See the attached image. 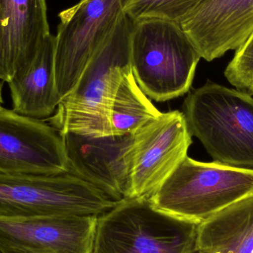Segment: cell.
I'll list each match as a JSON object with an SVG mask.
<instances>
[{
	"label": "cell",
	"instance_id": "6da1fadb",
	"mask_svg": "<svg viewBox=\"0 0 253 253\" xmlns=\"http://www.w3.org/2000/svg\"><path fill=\"white\" fill-rule=\"evenodd\" d=\"M133 25L125 13L89 61L75 87L47 118L49 124L61 134L113 135L111 107L123 76L131 69Z\"/></svg>",
	"mask_w": 253,
	"mask_h": 253
},
{
	"label": "cell",
	"instance_id": "7a4b0ae2",
	"mask_svg": "<svg viewBox=\"0 0 253 253\" xmlns=\"http://www.w3.org/2000/svg\"><path fill=\"white\" fill-rule=\"evenodd\" d=\"M183 114L192 136L214 162L253 169V98L208 82L186 97Z\"/></svg>",
	"mask_w": 253,
	"mask_h": 253
},
{
	"label": "cell",
	"instance_id": "3957f363",
	"mask_svg": "<svg viewBox=\"0 0 253 253\" xmlns=\"http://www.w3.org/2000/svg\"><path fill=\"white\" fill-rule=\"evenodd\" d=\"M253 195V169L187 156L149 199L159 211L199 225Z\"/></svg>",
	"mask_w": 253,
	"mask_h": 253
},
{
	"label": "cell",
	"instance_id": "277c9868",
	"mask_svg": "<svg viewBox=\"0 0 253 253\" xmlns=\"http://www.w3.org/2000/svg\"><path fill=\"white\" fill-rule=\"evenodd\" d=\"M201 59L179 24L162 19L134 22L131 69L150 99L166 102L187 93Z\"/></svg>",
	"mask_w": 253,
	"mask_h": 253
},
{
	"label": "cell",
	"instance_id": "5b68a950",
	"mask_svg": "<svg viewBox=\"0 0 253 253\" xmlns=\"http://www.w3.org/2000/svg\"><path fill=\"white\" fill-rule=\"evenodd\" d=\"M198 227L156 209L149 198H128L97 216L90 253H191Z\"/></svg>",
	"mask_w": 253,
	"mask_h": 253
},
{
	"label": "cell",
	"instance_id": "8992f818",
	"mask_svg": "<svg viewBox=\"0 0 253 253\" xmlns=\"http://www.w3.org/2000/svg\"><path fill=\"white\" fill-rule=\"evenodd\" d=\"M117 203L71 172L49 175L0 173L1 221L60 215L99 216Z\"/></svg>",
	"mask_w": 253,
	"mask_h": 253
},
{
	"label": "cell",
	"instance_id": "52a82bcc",
	"mask_svg": "<svg viewBox=\"0 0 253 253\" xmlns=\"http://www.w3.org/2000/svg\"><path fill=\"white\" fill-rule=\"evenodd\" d=\"M130 0H80L59 14L55 76L60 101L71 93L89 61L114 31Z\"/></svg>",
	"mask_w": 253,
	"mask_h": 253
},
{
	"label": "cell",
	"instance_id": "ba28073f",
	"mask_svg": "<svg viewBox=\"0 0 253 253\" xmlns=\"http://www.w3.org/2000/svg\"><path fill=\"white\" fill-rule=\"evenodd\" d=\"M193 143L184 114L162 113L133 135L128 198H149L187 156Z\"/></svg>",
	"mask_w": 253,
	"mask_h": 253
},
{
	"label": "cell",
	"instance_id": "9c48e42d",
	"mask_svg": "<svg viewBox=\"0 0 253 253\" xmlns=\"http://www.w3.org/2000/svg\"><path fill=\"white\" fill-rule=\"evenodd\" d=\"M69 172L63 137L42 120L0 108V173Z\"/></svg>",
	"mask_w": 253,
	"mask_h": 253
},
{
	"label": "cell",
	"instance_id": "30bf717a",
	"mask_svg": "<svg viewBox=\"0 0 253 253\" xmlns=\"http://www.w3.org/2000/svg\"><path fill=\"white\" fill-rule=\"evenodd\" d=\"M69 172L119 202L128 197L133 135L62 134Z\"/></svg>",
	"mask_w": 253,
	"mask_h": 253
},
{
	"label": "cell",
	"instance_id": "8fae6325",
	"mask_svg": "<svg viewBox=\"0 0 253 253\" xmlns=\"http://www.w3.org/2000/svg\"><path fill=\"white\" fill-rule=\"evenodd\" d=\"M180 26L208 62L237 50L253 32V0H202Z\"/></svg>",
	"mask_w": 253,
	"mask_h": 253
},
{
	"label": "cell",
	"instance_id": "7c38bea8",
	"mask_svg": "<svg viewBox=\"0 0 253 253\" xmlns=\"http://www.w3.org/2000/svg\"><path fill=\"white\" fill-rule=\"evenodd\" d=\"M96 222L91 215L0 220V244L37 253H90Z\"/></svg>",
	"mask_w": 253,
	"mask_h": 253
},
{
	"label": "cell",
	"instance_id": "4fadbf2b",
	"mask_svg": "<svg viewBox=\"0 0 253 253\" xmlns=\"http://www.w3.org/2000/svg\"><path fill=\"white\" fill-rule=\"evenodd\" d=\"M46 0H0V80L8 83L50 36Z\"/></svg>",
	"mask_w": 253,
	"mask_h": 253
},
{
	"label": "cell",
	"instance_id": "5bb4252c",
	"mask_svg": "<svg viewBox=\"0 0 253 253\" xmlns=\"http://www.w3.org/2000/svg\"><path fill=\"white\" fill-rule=\"evenodd\" d=\"M55 36L43 42L34 57L7 83L13 111L31 118L51 117L60 99L55 76Z\"/></svg>",
	"mask_w": 253,
	"mask_h": 253
},
{
	"label": "cell",
	"instance_id": "9a60e30c",
	"mask_svg": "<svg viewBox=\"0 0 253 253\" xmlns=\"http://www.w3.org/2000/svg\"><path fill=\"white\" fill-rule=\"evenodd\" d=\"M196 248L205 253H253V195L199 224Z\"/></svg>",
	"mask_w": 253,
	"mask_h": 253
},
{
	"label": "cell",
	"instance_id": "2e32d148",
	"mask_svg": "<svg viewBox=\"0 0 253 253\" xmlns=\"http://www.w3.org/2000/svg\"><path fill=\"white\" fill-rule=\"evenodd\" d=\"M162 113L137 84L132 69L123 76L111 107L113 135H134Z\"/></svg>",
	"mask_w": 253,
	"mask_h": 253
},
{
	"label": "cell",
	"instance_id": "e0dca14e",
	"mask_svg": "<svg viewBox=\"0 0 253 253\" xmlns=\"http://www.w3.org/2000/svg\"><path fill=\"white\" fill-rule=\"evenodd\" d=\"M202 0H130L126 14L133 22L162 19L180 24Z\"/></svg>",
	"mask_w": 253,
	"mask_h": 253
},
{
	"label": "cell",
	"instance_id": "ac0fdd59",
	"mask_svg": "<svg viewBox=\"0 0 253 253\" xmlns=\"http://www.w3.org/2000/svg\"><path fill=\"white\" fill-rule=\"evenodd\" d=\"M224 75L238 90L253 96V32L236 50Z\"/></svg>",
	"mask_w": 253,
	"mask_h": 253
},
{
	"label": "cell",
	"instance_id": "d6986e66",
	"mask_svg": "<svg viewBox=\"0 0 253 253\" xmlns=\"http://www.w3.org/2000/svg\"><path fill=\"white\" fill-rule=\"evenodd\" d=\"M0 253H37L28 250L0 244Z\"/></svg>",
	"mask_w": 253,
	"mask_h": 253
},
{
	"label": "cell",
	"instance_id": "ffe728a7",
	"mask_svg": "<svg viewBox=\"0 0 253 253\" xmlns=\"http://www.w3.org/2000/svg\"><path fill=\"white\" fill-rule=\"evenodd\" d=\"M2 87H1V83H0V108L2 107Z\"/></svg>",
	"mask_w": 253,
	"mask_h": 253
},
{
	"label": "cell",
	"instance_id": "44dd1931",
	"mask_svg": "<svg viewBox=\"0 0 253 253\" xmlns=\"http://www.w3.org/2000/svg\"><path fill=\"white\" fill-rule=\"evenodd\" d=\"M191 253H205L202 252V251H199V250H196V251H195L194 252H193Z\"/></svg>",
	"mask_w": 253,
	"mask_h": 253
}]
</instances>
